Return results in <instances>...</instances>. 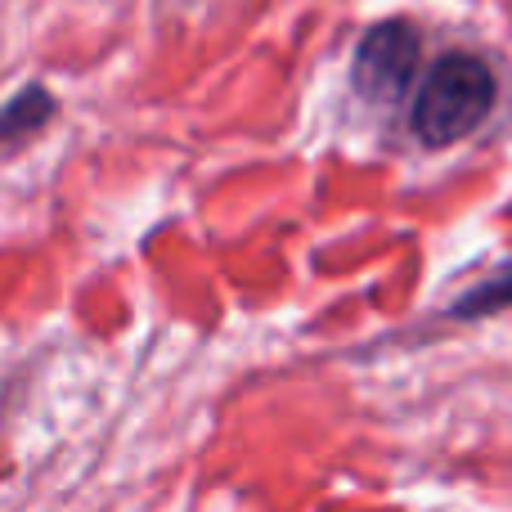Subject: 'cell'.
<instances>
[{
    "label": "cell",
    "mask_w": 512,
    "mask_h": 512,
    "mask_svg": "<svg viewBox=\"0 0 512 512\" xmlns=\"http://www.w3.org/2000/svg\"><path fill=\"white\" fill-rule=\"evenodd\" d=\"M50 113H54V99L45 95L41 86L14 95V99H9V108H5V140H18V135L36 131V126H41Z\"/></svg>",
    "instance_id": "277c9868"
},
{
    "label": "cell",
    "mask_w": 512,
    "mask_h": 512,
    "mask_svg": "<svg viewBox=\"0 0 512 512\" xmlns=\"http://www.w3.org/2000/svg\"><path fill=\"white\" fill-rule=\"evenodd\" d=\"M512 306V261L499 274H490L486 283L468 288L459 301L450 306V319H481V315H499Z\"/></svg>",
    "instance_id": "3957f363"
},
{
    "label": "cell",
    "mask_w": 512,
    "mask_h": 512,
    "mask_svg": "<svg viewBox=\"0 0 512 512\" xmlns=\"http://www.w3.org/2000/svg\"><path fill=\"white\" fill-rule=\"evenodd\" d=\"M495 108V72L477 54H445L414 99V135L432 149L472 135Z\"/></svg>",
    "instance_id": "6da1fadb"
},
{
    "label": "cell",
    "mask_w": 512,
    "mask_h": 512,
    "mask_svg": "<svg viewBox=\"0 0 512 512\" xmlns=\"http://www.w3.org/2000/svg\"><path fill=\"white\" fill-rule=\"evenodd\" d=\"M418 32L409 23H382L355 50V90L364 95V104L391 108L405 99L409 81L418 72Z\"/></svg>",
    "instance_id": "7a4b0ae2"
}]
</instances>
